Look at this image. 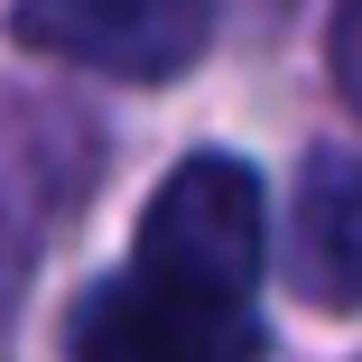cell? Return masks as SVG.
Segmentation results:
<instances>
[{"mask_svg":"<svg viewBox=\"0 0 362 362\" xmlns=\"http://www.w3.org/2000/svg\"><path fill=\"white\" fill-rule=\"evenodd\" d=\"M139 260L251 298V279H260V177L223 149H195L139 214Z\"/></svg>","mask_w":362,"mask_h":362,"instance_id":"cell-3","label":"cell"},{"mask_svg":"<svg viewBox=\"0 0 362 362\" xmlns=\"http://www.w3.org/2000/svg\"><path fill=\"white\" fill-rule=\"evenodd\" d=\"M65 362H260V325L242 288H214L158 260H121L112 279L84 288Z\"/></svg>","mask_w":362,"mask_h":362,"instance_id":"cell-1","label":"cell"},{"mask_svg":"<svg viewBox=\"0 0 362 362\" xmlns=\"http://www.w3.org/2000/svg\"><path fill=\"white\" fill-rule=\"evenodd\" d=\"M10 37L28 56L84 65V75H112V84H168L204 56L214 10L204 0H19Z\"/></svg>","mask_w":362,"mask_h":362,"instance_id":"cell-2","label":"cell"},{"mask_svg":"<svg viewBox=\"0 0 362 362\" xmlns=\"http://www.w3.org/2000/svg\"><path fill=\"white\" fill-rule=\"evenodd\" d=\"M334 84L362 112V0H334Z\"/></svg>","mask_w":362,"mask_h":362,"instance_id":"cell-5","label":"cell"},{"mask_svg":"<svg viewBox=\"0 0 362 362\" xmlns=\"http://www.w3.org/2000/svg\"><path fill=\"white\" fill-rule=\"evenodd\" d=\"M288 279L316 307H362V158L316 149L288 204Z\"/></svg>","mask_w":362,"mask_h":362,"instance_id":"cell-4","label":"cell"}]
</instances>
